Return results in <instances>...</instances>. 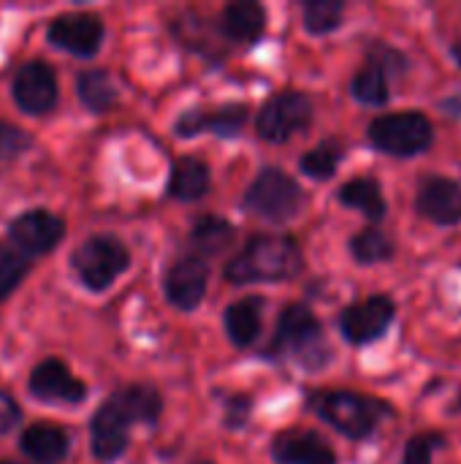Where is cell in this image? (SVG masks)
<instances>
[{
    "label": "cell",
    "mask_w": 461,
    "mask_h": 464,
    "mask_svg": "<svg viewBox=\"0 0 461 464\" xmlns=\"http://www.w3.org/2000/svg\"><path fill=\"white\" fill-rule=\"evenodd\" d=\"M163 397L149 383H130L106 397L90 421V451L101 464H114L130 446V427H155Z\"/></svg>",
    "instance_id": "obj_1"
},
{
    "label": "cell",
    "mask_w": 461,
    "mask_h": 464,
    "mask_svg": "<svg viewBox=\"0 0 461 464\" xmlns=\"http://www.w3.org/2000/svg\"><path fill=\"white\" fill-rule=\"evenodd\" d=\"M304 272L302 245L291 234H255L226 264L223 277L231 285L285 283Z\"/></svg>",
    "instance_id": "obj_2"
},
{
    "label": "cell",
    "mask_w": 461,
    "mask_h": 464,
    "mask_svg": "<svg viewBox=\"0 0 461 464\" xmlns=\"http://www.w3.org/2000/svg\"><path fill=\"white\" fill-rule=\"evenodd\" d=\"M266 359H293L307 372H318L331 362V345L326 340L321 318L310 304H285L277 315L274 334L264 348Z\"/></svg>",
    "instance_id": "obj_3"
},
{
    "label": "cell",
    "mask_w": 461,
    "mask_h": 464,
    "mask_svg": "<svg viewBox=\"0 0 461 464\" xmlns=\"http://www.w3.org/2000/svg\"><path fill=\"white\" fill-rule=\"evenodd\" d=\"M304 402L323 424H329L348 440H367L380 430L383 421L394 419V408L386 400L359 392L315 389L307 394Z\"/></svg>",
    "instance_id": "obj_4"
},
{
    "label": "cell",
    "mask_w": 461,
    "mask_h": 464,
    "mask_svg": "<svg viewBox=\"0 0 461 464\" xmlns=\"http://www.w3.org/2000/svg\"><path fill=\"white\" fill-rule=\"evenodd\" d=\"M307 207V193L283 169L266 166L242 196V209L266 223H291Z\"/></svg>",
    "instance_id": "obj_5"
},
{
    "label": "cell",
    "mask_w": 461,
    "mask_h": 464,
    "mask_svg": "<svg viewBox=\"0 0 461 464\" xmlns=\"http://www.w3.org/2000/svg\"><path fill=\"white\" fill-rule=\"evenodd\" d=\"M130 266V250L114 234H92L87 237L71 256V269L76 272L79 283L92 291H109L120 275Z\"/></svg>",
    "instance_id": "obj_6"
},
{
    "label": "cell",
    "mask_w": 461,
    "mask_h": 464,
    "mask_svg": "<svg viewBox=\"0 0 461 464\" xmlns=\"http://www.w3.org/2000/svg\"><path fill=\"white\" fill-rule=\"evenodd\" d=\"M367 141L391 158H416L435 144V125L424 111L380 114L367 125Z\"/></svg>",
    "instance_id": "obj_7"
},
{
    "label": "cell",
    "mask_w": 461,
    "mask_h": 464,
    "mask_svg": "<svg viewBox=\"0 0 461 464\" xmlns=\"http://www.w3.org/2000/svg\"><path fill=\"white\" fill-rule=\"evenodd\" d=\"M312 101L302 90H283L274 92L255 117V133L266 144H285L296 133L307 130L312 125Z\"/></svg>",
    "instance_id": "obj_8"
},
{
    "label": "cell",
    "mask_w": 461,
    "mask_h": 464,
    "mask_svg": "<svg viewBox=\"0 0 461 464\" xmlns=\"http://www.w3.org/2000/svg\"><path fill=\"white\" fill-rule=\"evenodd\" d=\"M397 318V302L386 294H375L367 296L356 304H348L340 313V334L345 337V343H351L353 348L378 343L380 337L389 334L391 324Z\"/></svg>",
    "instance_id": "obj_9"
},
{
    "label": "cell",
    "mask_w": 461,
    "mask_h": 464,
    "mask_svg": "<svg viewBox=\"0 0 461 464\" xmlns=\"http://www.w3.org/2000/svg\"><path fill=\"white\" fill-rule=\"evenodd\" d=\"M106 38V24L92 11H65L57 14L46 27V41L73 57L90 60L101 52Z\"/></svg>",
    "instance_id": "obj_10"
},
{
    "label": "cell",
    "mask_w": 461,
    "mask_h": 464,
    "mask_svg": "<svg viewBox=\"0 0 461 464\" xmlns=\"http://www.w3.org/2000/svg\"><path fill=\"white\" fill-rule=\"evenodd\" d=\"M8 239L27 258L46 256L65 239V220L41 207L24 209L8 223Z\"/></svg>",
    "instance_id": "obj_11"
},
{
    "label": "cell",
    "mask_w": 461,
    "mask_h": 464,
    "mask_svg": "<svg viewBox=\"0 0 461 464\" xmlns=\"http://www.w3.org/2000/svg\"><path fill=\"white\" fill-rule=\"evenodd\" d=\"M209 285V264L206 258L187 253L171 261V266L163 275V294L166 302L182 313H193L201 307Z\"/></svg>",
    "instance_id": "obj_12"
},
{
    "label": "cell",
    "mask_w": 461,
    "mask_h": 464,
    "mask_svg": "<svg viewBox=\"0 0 461 464\" xmlns=\"http://www.w3.org/2000/svg\"><path fill=\"white\" fill-rule=\"evenodd\" d=\"M11 98L24 114H49L60 98L52 65H46L43 60L22 63L11 79Z\"/></svg>",
    "instance_id": "obj_13"
},
{
    "label": "cell",
    "mask_w": 461,
    "mask_h": 464,
    "mask_svg": "<svg viewBox=\"0 0 461 464\" xmlns=\"http://www.w3.org/2000/svg\"><path fill=\"white\" fill-rule=\"evenodd\" d=\"M27 392L43 405H82L87 400V386L79 381L62 359H43L33 367L27 378Z\"/></svg>",
    "instance_id": "obj_14"
},
{
    "label": "cell",
    "mask_w": 461,
    "mask_h": 464,
    "mask_svg": "<svg viewBox=\"0 0 461 464\" xmlns=\"http://www.w3.org/2000/svg\"><path fill=\"white\" fill-rule=\"evenodd\" d=\"M416 212L435 226H459L461 182L440 174L424 177L416 190Z\"/></svg>",
    "instance_id": "obj_15"
},
{
    "label": "cell",
    "mask_w": 461,
    "mask_h": 464,
    "mask_svg": "<svg viewBox=\"0 0 461 464\" xmlns=\"http://www.w3.org/2000/svg\"><path fill=\"white\" fill-rule=\"evenodd\" d=\"M269 451L277 464H337L331 443L312 430H283L272 438Z\"/></svg>",
    "instance_id": "obj_16"
},
{
    "label": "cell",
    "mask_w": 461,
    "mask_h": 464,
    "mask_svg": "<svg viewBox=\"0 0 461 464\" xmlns=\"http://www.w3.org/2000/svg\"><path fill=\"white\" fill-rule=\"evenodd\" d=\"M217 30L226 41L250 49L266 33V8L255 0H234L220 11Z\"/></svg>",
    "instance_id": "obj_17"
},
{
    "label": "cell",
    "mask_w": 461,
    "mask_h": 464,
    "mask_svg": "<svg viewBox=\"0 0 461 464\" xmlns=\"http://www.w3.org/2000/svg\"><path fill=\"white\" fill-rule=\"evenodd\" d=\"M264 307H266V302L261 296H245V299H236L226 307L223 329H226V337L231 340L234 348L247 351L250 345H255V340L261 337Z\"/></svg>",
    "instance_id": "obj_18"
},
{
    "label": "cell",
    "mask_w": 461,
    "mask_h": 464,
    "mask_svg": "<svg viewBox=\"0 0 461 464\" xmlns=\"http://www.w3.org/2000/svg\"><path fill=\"white\" fill-rule=\"evenodd\" d=\"M212 188V171L206 166V160L196 158V155H182L171 163L168 171V182H166V193L177 201H201Z\"/></svg>",
    "instance_id": "obj_19"
},
{
    "label": "cell",
    "mask_w": 461,
    "mask_h": 464,
    "mask_svg": "<svg viewBox=\"0 0 461 464\" xmlns=\"http://www.w3.org/2000/svg\"><path fill=\"white\" fill-rule=\"evenodd\" d=\"M22 454L33 464H60L71 451V438L57 424H33L19 438Z\"/></svg>",
    "instance_id": "obj_20"
},
{
    "label": "cell",
    "mask_w": 461,
    "mask_h": 464,
    "mask_svg": "<svg viewBox=\"0 0 461 464\" xmlns=\"http://www.w3.org/2000/svg\"><path fill=\"white\" fill-rule=\"evenodd\" d=\"M337 201L348 209H356L361 212L370 226L380 223L386 215H389V204H386V196H383V188L375 177H356V179H348L340 190H337Z\"/></svg>",
    "instance_id": "obj_21"
},
{
    "label": "cell",
    "mask_w": 461,
    "mask_h": 464,
    "mask_svg": "<svg viewBox=\"0 0 461 464\" xmlns=\"http://www.w3.org/2000/svg\"><path fill=\"white\" fill-rule=\"evenodd\" d=\"M76 95L82 106L92 114L111 111L120 101V87L114 76L103 68H87L76 76Z\"/></svg>",
    "instance_id": "obj_22"
},
{
    "label": "cell",
    "mask_w": 461,
    "mask_h": 464,
    "mask_svg": "<svg viewBox=\"0 0 461 464\" xmlns=\"http://www.w3.org/2000/svg\"><path fill=\"white\" fill-rule=\"evenodd\" d=\"M234 239H236V226L220 215H201L190 226V247L201 258L223 253Z\"/></svg>",
    "instance_id": "obj_23"
},
{
    "label": "cell",
    "mask_w": 461,
    "mask_h": 464,
    "mask_svg": "<svg viewBox=\"0 0 461 464\" xmlns=\"http://www.w3.org/2000/svg\"><path fill=\"white\" fill-rule=\"evenodd\" d=\"M351 95L364 106H386L391 101V76L378 63H364L351 79Z\"/></svg>",
    "instance_id": "obj_24"
},
{
    "label": "cell",
    "mask_w": 461,
    "mask_h": 464,
    "mask_svg": "<svg viewBox=\"0 0 461 464\" xmlns=\"http://www.w3.org/2000/svg\"><path fill=\"white\" fill-rule=\"evenodd\" d=\"M351 256L356 258V264L361 266H375V264H386L397 256V245L389 234H383L375 226L361 228L359 234H353V239L348 242Z\"/></svg>",
    "instance_id": "obj_25"
},
{
    "label": "cell",
    "mask_w": 461,
    "mask_h": 464,
    "mask_svg": "<svg viewBox=\"0 0 461 464\" xmlns=\"http://www.w3.org/2000/svg\"><path fill=\"white\" fill-rule=\"evenodd\" d=\"M345 160V144L340 139H326L321 144H315L310 152L302 155L299 169L302 174H307L315 182H326L337 174L340 163Z\"/></svg>",
    "instance_id": "obj_26"
},
{
    "label": "cell",
    "mask_w": 461,
    "mask_h": 464,
    "mask_svg": "<svg viewBox=\"0 0 461 464\" xmlns=\"http://www.w3.org/2000/svg\"><path fill=\"white\" fill-rule=\"evenodd\" d=\"M345 0H307L302 8V22L310 35H329L345 19Z\"/></svg>",
    "instance_id": "obj_27"
},
{
    "label": "cell",
    "mask_w": 461,
    "mask_h": 464,
    "mask_svg": "<svg viewBox=\"0 0 461 464\" xmlns=\"http://www.w3.org/2000/svg\"><path fill=\"white\" fill-rule=\"evenodd\" d=\"M250 117V109L245 103H223L217 109L204 111V130L215 133L217 139H236Z\"/></svg>",
    "instance_id": "obj_28"
},
{
    "label": "cell",
    "mask_w": 461,
    "mask_h": 464,
    "mask_svg": "<svg viewBox=\"0 0 461 464\" xmlns=\"http://www.w3.org/2000/svg\"><path fill=\"white\" fill-rule=\"evenodd\" d=\"M27 272H30L27 256H22L14 245L0 242V302L16 291V285L24 280Z\"/></svg>",
    "instance_id": "obj_29"
},
{
    "label": "cell",
    "mask_w": 461,
    "mask_h": 464,
    "mask_svg": "<svg viewBox=\"0 0 461 464\" xmlns=\"http://www.w3.org/2000/svg\"><path fill=\"white\" fill-rule=\"evenodd\" d=\"M443 432H418L405 443L402 464H435V451L446 449Z\"/></svg>",
    "instance_id": "obj_30"
},
{
    "label": "cell",
    "mask_w": 461,
    "mask_h": 464,
    "mask_svg": "<svg viewBox=\"0 0 461 464\" xmlns=\"http://www.w3.org/2000/svg\"><path fill=\"white\" fill-rule=\"evenodd\" d=\"M33 147V136L19 125L0 120V160H14Z\"/></svg>",
    "instance_id": "obj_31"
},
{
    "label": "cell",
    "mask_w": 461,
    "mask_h": 464,
    "mask_svg": "<svg viewBox=\"0 0 461 464\" xmlns=\"http://www.w3.org/2000/svg\"><path fill=\"white\" fill-rule=\"evenodd\" d=\"M367 60H370V63H378L389 76H402V73L410 68V60H408L399 49H394V46H389V44H380V41L370 44Z\"/></svg>",
    "instance_id": "obj_32"
},
{
    "label": "cell",
    "mask_w": 461,
    "mask_h": 464,
    "mask_svg": "<svg viewBox=\"0 0 461 464\" xmlns=\"http://www.w3.org/2000/svg\"><path fill=\"white\" fill-rule=\"evenodd\" d=\"M253 416V397L250 394H228L223 397V427L242 430Z\"/></svg>",
    "instance_id": "obj_33"
},
{
    "label": "cell",
    "mask_w": 461,
    "mask_h": 464,
    "mask_svg": "<svg viewBox=\"0 0 461 464\" xmlns=\"http://www.w3.org/2000/svg\"><path fill=\"white\" fill-rule=\"evenodd\" d=\"M204 111H206V109H201V106L185 109V111L177 117V122H174V136H179V139H196V136L206 133V130H204Z\"/></svg>",
    "instance_id": "obj_34"
},
{
    "label": "cell",
    "mask_w": 461,
    "mask_h": 464,
    "mask_svg": "<svg viewBox=\"0 0 461 464\" xmlns=\"http://www.w3.org/2000/svg\"><path fill=\"white\" fill-rule=\"evenodd\" d=\"M22 421V411L16 405V400L5 392H0V438L14 432V427Z\"/></svg>",
    "instance_id": "obj_35"
},
{
    "label": "cell",
    "mask_w": 461,
    "mask_h": 464,
    "mask_svg": "<svg viewBox=\"0 0 461 464\" xmlns=\"http://www.w3.org/2000/svg\"><path fill=\"white\" fill-rule=\"evenodd\" d=\"M440 109H443L446 114H451V117H461V95L446 98V101L440 103Z\"/></svg>",
    "instance_id": "obj_36"
},
{
    "label": "cell",
    "mask_w": 461,
    "mask_h": 464,
    "mask_svg": "<svg viewBox=\"0 0 461 464\" xmlns=\"http://www.w3.org/2000/svg\"><path fill=\"white\" fill-rule=\"evenodd\" d=\"M451 54H454V60H456V63H459V65H461V41H459V44H454Z\"/></svg>",
    "instance_id": "obj_37"
},
{
    "label": "cell",
    "mask_w": 461,
    "mask_h": 464,
    "mask_svg": "<svg viewBox=\"0 0 461 464\" xmlns=\"http://www.w3.org/2000/svg\"><path fill=\"white\" fill-rule=\"evenodd\" d=\"M0 464H19V462H0Z\"/></svg>",
    "instance_id": "obj_38"
},
{
    "label": "cell",
    "mask_w": 461,
    "mask_h": 464,
    "mask_svg": "<svg viewBox=\"0 0 461 464\" xmlns=\"http://www.w3.org/2000/svg\"><path fill=\"white\" fill-rule=\"evenodd\" d=\"M198 464H209V462H198Z\"/></svg>",
    "instance_id": "obj_39"
}]
</instances>
